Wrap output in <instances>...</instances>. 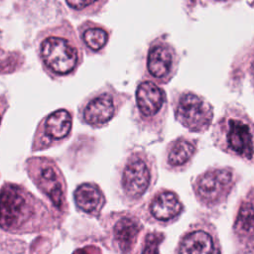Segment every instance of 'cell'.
Returning <instances> with one entry per match:
<instances>
[{"label":"cell","instance_id":"22","mask_svg":"<svg viewBox=\"0 0 254 254\" xmlns=\"http://www.w3.org/2000/svg\"><path fill=\"white\" fill-rule=\"evenodd\" d=\"M215 1H228V0H215Z\"/></svg>","mask_w":254,"mask_h":254},{"label":"cell","instance_id":"20","mask_svg":"<svg viewBox=\"0 0 254 254\" xmlns=\"http://www.w3.org/2000/svg\"><path fill=\"white\" fill-rule=\"evenodd\" d=\"M66 1L68 5L74 10L82 11L102 3L104 0H66Z\"/></svg>","mask_w":254,"mask_h":254},{"label":"cell","instance_id":"6","mask_svg":"<svg viewBox=\"0 0 254 254\" xmlns=\"http://www.w3.org/2000/svg\"><path fill=\"white\" fill-rule=\"evenodd\" d=\"M231 182V171L228 169H217L202 176L197 185V193L203 202L216 203L227 194Z\"/></svg>","mask_w":254,"mask_h":254},{"label":"cell","instance_id":"15","mask_svg":"<svg viewBox=\"0 0 254 254\" xmlns=\"http://www.w3.org/2000/svg\"><path fill=\"white\" fill-rule=\"evenodd\" d=\"M139 233V224L132 219L124 218L120 220L114 228L115 239L124 252L129 251Z\"/></svg>","mask_w":254,"mask_h":254},{"label":"cell","instance_id":"4","mask_svg":"<svg viewBox=\"0 0 254 254\" xmlns=\"http://www.w3.org/2000/svg\"><path fill=\"white\" fill-rule=\"evenodd\" d=\"M28 206L23 190L13 185L5 186L0 192V228H19L29 215Z\"/></svg>","mask_w":254,"mask_h":254},{"label":"cell","instance_id":"18","mask_svg":"<svg viewBox=\"0 0 254 254\" xmlns=\"http://www.w3.org/2000/svg\"><path fill=\"white\" fill-rule=\"evenodd\" d=\"M82 39L84 43L93 51L102 50L108 40V35L105 30L102 28H89L83 32Z\"/></svg>","mask_w":254,"mask_h":254},{"label":"cell","instance_id":"8","mask_svg":"<svg viewBox=\"0 0 254 254\" xmlns=\"http://www.w3.org/2000/svg\"><path fill=\"white\" fill-rule=\"evenodd\" d=\"M150 183V173L146 163L141 159H133L123 173V187L126 193L132 198L141 196Z\"/></svg>","mask_w":254,"mask_h":254},{"label":"cell","instance_id":"14","mask_svg":"<svg viewBox=\"0 0 254 254\" xmlns=\"http://www.w3.org/2000/svg\"><path fill=\"white\" fill-rule=\"evenodd\" d=\"M76 205L87 214H96L102 208L104 199L102 192L94 185L83 184L75 192Z\"/></svg>","mask_w":254,"mask_h":254},{"label":"cell","instance_id":"5","mask_svg":"<svg viewBox=\"0 0 254 254\" xmlns=\"http://www.w3.org/2000/svg\"><path fill=\"white\" fill-rule=\"evenodd\" d=\"M34 178L39 186L58 208L63 206V185L59 178L57 168L45 159L33 162Z\"/></svg>","mask_w":254,"mask_h":254},{"label":"cell","instance_id":"7","mask_svg":"<svg viewBox=\"0 0 254 254\" xmlns=\"http://www.w3.org/2000/svg\"><path fill=\"white\" fill-rule=\"evenodd\" d=\"M176 63L175 51L167 44L154 45L149 51L147 68L149 73L158 79L167 80L170 77Z\"/></svg>","mask_w":254,"mask_h":254},{"label":"cell","instance_id":"9","mask_svg":"<svg viewBox=\"0 0 254 254\" xmlns=\"http://www.w3.org/2000/svg\"><path fill=\"white\" fill-rule=\"evenodd\" d=\"M165 100L164 92L151 81L140 83L137 89L136 102L143 116L152 117L158 114L165 103Z\"/></svg>","mask_w":254,"mask_h":254},{"label":"cell","instance_id":"1","mask_svg":"<svg viewBox=\"0 0 254 254\" xmlns=\"http://www.w3.org/2000/svg\"><path fill=\"white\" fill-rule=\"evenodd\" d=\"M216 131L228 150L247 160L254 157V124L245 114L236 109L226 114Z\"/></svg>","mask_w":254,"mask_h":254},{"label":"cell","instance_id":"3","mask_svg":"<svg viewBox=\"0 0 254 254\" xmlns=\"http://www.w3.org/2000/svg\"><path fill=\"white\" fill-rule=\"evenodd\" d=\"M177 119L185 127L194 132H202L210 125L214 110L203 98L192 94H183L176 107Z\"/></svg>","mask_w":254,"mask_h":254},{"label":"cell","instance_id":"17","mask_svg":"<svg viewBox=\"0 0 254 254\" xmlns=\"http://www.w3.org/2000/svg\"><path fill=\"white\" fill-rule=\"evenodd\" d=\"M235 230L242 235H254V203L241 205L235 222Z\"/></svg>","mask_w":254,"mask_h":254},{"label":"cell","instance_id":"16","mask_svg":"<svg viewBox=\"0 0 254 254\" xmlns=\"http://www.w3.org/2000/svg\"><path fill=\"white\" fill-rule=\"evenodd\" d=\"M196 151L195 144L186 139L177 140L171 147L168 161L172 166H181L187 163Z\"/></svg>","mask_w":254,"mask_h":254},{"label":"cell","instance_id":"11","mask_svg":"<svg viewBox=\"0 0 254 254\" xmlns=\"http://www.w3.org/2000/svg\"><path fill=\"white\" fill-rule=\"evenodd\" d=\"M72 125L73 118L71 113L65 109H60L51 113L42 122L41 127L48 140L57 141L63 140L70 134Z\"/></svg>","mask_w":254,"mask_h":254},{"label":"cell","instance_id":"10","mask_svg":"<svg viewBox=\"0 0 254 254\" xmlns=\"http://www.w3.org/2000/svg\"><path fill=\"white\" fill-rule=\"evenodd\" d=\"M115 102L107 94L92 100L83 110V119L88 124L99 126L107 123L115 114Z\"/></svg>","mask_w":254,"mask_h":254},{"label":"cell","instance_id":"19","mask_svg":"<svg viewBox=\"0 0 254 254\" xmlns=\"http://www.w3.org/2000/svg\"><path fill=\"white\" fill-rule=\"evenodd\" d=\"M163 236L158 233H151L146 236L142 254H159V244Z\"/></svg>","mask_w":254,"mask_h":254},{"label":"cell","instance_id":"2","mask_svg":"<svg viewBox=\"0 0 254 254\" xmlns=\"http://www.w3.org/2000/svg\"><path fill=\"white\" fill-rule=\"evenodd\" d=\"M40 55L46 68L59 76L74 72L80 60V51L75 42L67 36L56 34L42 41Z\"/></svg>","mask_w":254,"mask_h":254},{"label":"cell","instance_id":"13","mask_svg":"<svg viewBox=\"0 0 254 254\" xmlns=\"http://www.w3.org/2000/svg\"><path fill=\"white\" fill-rule=\"evenodd\" d=\"M182 211V204L177 196L170 192L160 194L151 204V213L159 221H169Z\"/></svg>","mask_w":254,"mask_h":254},{"label":"cell","instance_id":"21","mask_svg":"<svg viewBox=\"0 0 254 254\" xmlns=\"http://www.w3.org/2000/svg\"><path fill=\"white\" fill-rule=\"evenodd\" d=\"M1 118H2V106H1V102H0V122H1Z\"/></svg>","mask_w":254,"mask_h":254},{"label":"cell","instance_id":"12","mask_svg":"<svg viewBox=\"0 0 254 254\" xmlns=\"http://www.w3.org/2000/svg\"><path fill=\"white\" fill-rule=\"evenodd\" d=\"M179 254H220L211 236L203 230L187 234L180 244Z\"/></svg>","mask_w":254,"mask_h":254}]
</instances>
